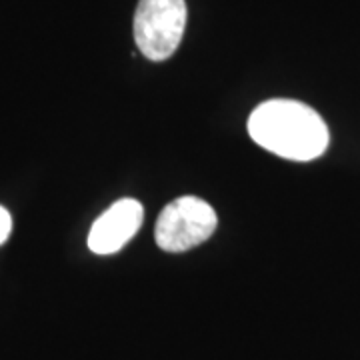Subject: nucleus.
<instances>
[{
    "instance_id": "1",
    "label": "nucleus",
    "mask_w": 360,
    "mask_h": 360,
    "mask_svg": "<svg viewBox=\"0 0 360 360\" xmlns=\"http://www.w3.org/2000/svg\"><path fill=\"white\" fill-rule=\"evenodd\" d=\"M250 139L272 155L309 162L328 148V127L322 116L307 104L288 98L266 101L248 118Z\"/></svg>"
},
{
    "instance_id": "2",
    "label": "nucleus",
    "mask_w": 360,
    "mask_h": 360,
    "mask_svg": "<svg viewBox=\"0 0 360 360\" xmlns=\"http://www.w3.org/2000/svg\"><path fill=\"white\" fill-rule=\"evenodd\" d=\"M184 26V0H141L134 13L136 46L148 60L162 63L179 49Z\"/></svg>"
},
{
    "instance_id": "3",
    "label": "nucleus",
    "mask_w": 360,
    "mask_h": 360,
    "mask_svg": "<svg viewBox=\"0 0 360 360\" xmlns=\"http://www.w3.org/2000/svg\"><path fill=\"white\" fill-rule=\"evenodd\" d=\"M217 212L196 196H180L156 220V245L167 252H184L206 243L217 231Z\"/></svg>"
},
{
    "instance_id": "4",
    "label": "nucleus",
    "mask_w": 360,
    "mask_h": 360,
    "mask_svg": "<svg viewBox=\"0 0 360 360\" xmlns=\"http://www.w3.org/2000/svg\"><path fill=\"white\" fill-rule=\"evenodd\" d=\"M144 208L134 198H122L96 219L89 234V248L94 255H115L139 232Z\"/></svg>"
},
{
    "instance_id": "5",
    "label": "nucleus",
    "mask_w": 360,
    "mask_h": 360,
    "mask_svg": "<svg viewBox=\"0 0 360 360\" xmlns=\"http://www.w3.org/2000/svg\"><path fill=\"white\" fill-rule=\"evenodd\" d=\"M11 232H13V217L4 206H0V245L8 240Z\"/></svg>"
}]
</instances>
